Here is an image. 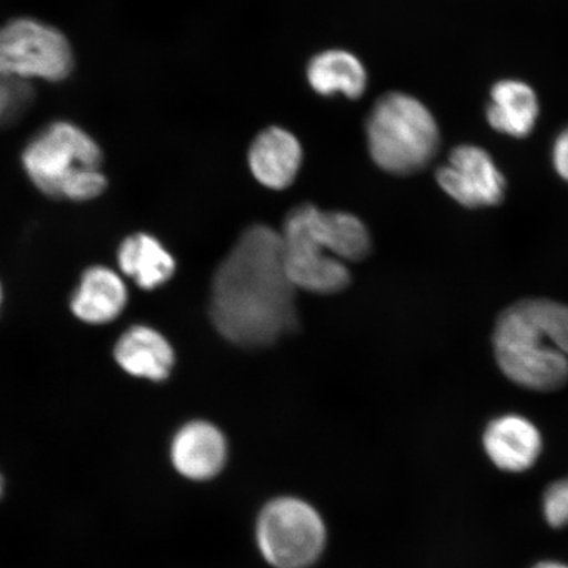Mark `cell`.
Returning a JSON list of instances; mask_svg holds the SVG:
<instances>
[{
  "mask_svg": "<svg viewBox=\"0 0 568 568\" xmlns=\"http://www.w3.org/2000/svg\"><path fill=\"white\" fill-rule=\"evenodd\" d=\"M295 293L283 265L281 233L253 225L213 275L212 323L239 346L272 345L296 329Z\"/></svg>",
  "mask_w": 568,
  "mask_h": 568,
  "instance_id": "cell-1",
  "label": "cell"
},
{
  "mask_svg": "<svg viewBox=\"0 0 568 568\" xmlns=\"http://www.w3.org/2000/svg\"><path fill=\"white\" fill-rule=\"evenodd\" d=\"M497 366L523 388L550 393L568 383V305L529 297L497 317L493 336Z\"/></svg>",
  "mask_w": 568,
  "mask_h": 568,
  "instance_id": "cell-2",
  "label": "cell"
},
{
  "mask_svg": "<svg viewBox=\"0 0 568 568\" xmlns=\"http://www.w3.org/2000/svg\"><path fill=\"white\" fill-rule=\"evenodd\" d=\"M24 172L42 194L89 202L106 189L101 146L82 128L57 122L30 141L21 155Z\"/></svg>",
  "mask_w": 568,
  "mask_h": 568,
  "instance_id": "cell-3",
  "label": "cell"
},
{
  "mask_svg": "<svg viewBox=\"0 0 568 568\" xmlns=\"http://www.w3.org/2000/svg\"><path fill=\"white\" fill-rule=\"evenodd\" d=\"M367 140L376 165L390 174L410 175L436 158L442 134L428 106L414 97L390 92L374 105Z\"/></svg>",
  "mask_w": 568,
  "mask_h": 568,
  "instance_id": "cell-4",
  "label": "cell"
},
{
  "mask_svg": "<svg viewBox=\"0 0 568 568\" xmlns=\"http://www.w3.org/2000/svg\"><path fill=\"white\" fill-rule=\"evenodd\" d=\"M255 544L274 568H310L323 556L328 539L318 510L296 496L265 504L255 521Z\"/></svg>",
  "mask_w": 568,
  "mask_h": 568,
  "instance_id": "cell-5",
  "label": "cell"
},
{
  "mask_svg": "<svg viewBox=\"0 0 568 568\" xmlns=\"http://www.w3.org/2000/svg\"><path fill=\"white\" fill-rule=\"evenodd\" d=\"M74 69L70 42L59 30L33 19L0 28V73L16 80H67Z\"/></svg>",
  "mask_w": 568,
  "mask_h": 568,
  "instance_id": "cell-6",
  "label": "cell"
},
{
  "mask_svg": "<svg viewBox=\"0 0 568 568\" xmlns=\"http://www.w3.org/2000/svg\"><path fill=\"white\" fill-rule=\"evenodd\" d=\"M281 237L283 265L296 290L331 295L349 286V268L326 252L305 223L301 207L288 213Z\"/></svg>",
  "mask_w": 568,
  "mask_h": 568,
  "instance_id": "cell-7",
  "label": "cell"
},
{
  "mask_svg": "<svg viewBox=\"0 0 568 568\" xmlns=\"http://www.w3.org/2000/svg\"><path fill=\"white\" fill-rule=\"evenodd\" d=\"M436 181L446 195L468 210L496 207L507 193L506 176L486 149L462 144L453 149Z\"/></svg>",
  "mask_w": 568,
  "mask_h": 568,
  "instance_id": "cell-8",
  "label": "cell"
},
{
  "mask_svg": "<svg viewBox=\"0 0 568 568\" xmlns=\"http://www.w3.org/2000/svg\"><path fill=\"white\" fill-rule=\"evenodd\" d=\"M229 452V442L216 425L195 420L184 424L175 433L170 458L182 477L207 481L223 471Z\"/></svg>",
  "mask_w": 568,
  "mask_h": 568,
  "instance_id": "cell-9",
  "label": "cell"
},
{
  "mask_svg": "<svg viewBox=\"0 0 568 568\" xmlns=\"http://www.w3.org/2000/svg\"><path fill=\"white\" fill-rule=\"evenodd\" d=\"M483 446L500 470L523 473L536 464L542 452V437L527 417L508 414L494 418L487 425Z\"/></svg>",
  "mask_w": 568,
  "mask_h": 568,
  "instance_id": "cell-10",
  "label": "cell"
},
{
  "mask_svg": "<svg viewBox=\"0 0 568 568\" xmlns=\"http://www.w3.org/2000/svg\"><path fill=\"white\" fill-rule=\"evenodd\" d=\"M126 303L128 290L122 276L110 267L92 266L82 274L70 308L84 324L104 325L115 322Z\"/></svg>",
  "mask_w": 568,
  "mask_h": 568,
  "instance_id": "cell-11",
  "label": "cell"
},
{
  "mask_svg": "<svg viewBox=\"0 0 568 568\" xmlns=\"http://www.w3.org/2000/svg\"><path fill=\"white\" fill-rule=\"evenodd\" d=\"M247 160L255 180L268 189L284 190L300 172L302 145L293 133L272 126L254 140Z\"/></svg>",
  "mask_w": 568,
  "mask_h": 568,
  "instance_id": "cell-12",
  "label": "cell"
},
{
  "mask_svg": "<svg viewBox=\"0 0 568 568\" xmlns=\"http://www.w3.org/2000/svg\"><path fill=\"white\" fill-rule=\"evenodd\" d=\"M113 358L123 371L136 378L162 382L169 378L175 355L160 332L146 325H133L118 339Z\"/></svg>",
  "mask_w": 568,
  "mask_h": 568,
  "instance_id": "cell-13",
  "label": "cell"
},
{
  "mask_svg": "<svg viewBox=\"0 0 568 568\" xmlns=\"http://www.w3.org/2000/svg\"><path fill=\"white\" fill-rule=\"evenodd\" d=\"M300 207L308 229L333 257L346 264L365 260L371 254V233L357 216L320 211L311 204Z\"/></svg>",
  "mask_w": 568,
  "mask_h": 568,
  "instance_id": "cell-14",
  "label": "cell"
},
{
  "mask_svg": "<svg viewBox=\"0 0 568 568\" xmlns=\"http://www.w3.org/2000/svg\"><path fill=\"white\" fill-rule=\"evenodd\" d=\"M493 130L514 139H525L535 130L539 102L530 84L518 80L496 82L486 110Z\"/></svg>",
  "mask_w": 568,
  "mask_h": 568,
  "instance_id": "cell-15",
  "label": "cell"
},
{
  "mask_svg": "<svg viewBox=\"0 0 568 568\" xmlns=\"http://www.w3.org/2000/svg\"><path fill=\"white\" fill-rule=\"evenodd\" d=\"M118 265L120 272L144 290L162 286L172 280L176 268L173 255L148 233L132 234L120 244Z\"/></svg>",
  "mask_w": 568,
  "mask_h": 568,
  "instance_id": "cell-16",
  "label": "cell"
},
{
  "mask_svg": "<svg viewBox=\"0 0 568 568\" xmlns=\"http://www.w3.org/2000/svg\"><path fill=\"white\" fill-rule=\"evenodd\" d=\"M307 74L312 89L322 95L343 92L347 98L357 99L366 90V70L349 52L328 51L316 55L310 62Z\"/></svg>",
  "mask_w": 568,
  "mask_h": 568,
  "instance_id": "cell-17",
  "label": "cell"
},
{
  "mask_svg": "<svg viewBox=\"0 0 568 568\" xmlns=\"http://www.w3.org/2000/svg\"><path fill=\"white\" fill-rule=\"evenodd\" d=\"M32 101V89L28 82L0 73V125L23 113Z\"/></svg>",
  "mask_w": 568,
  "mask_h": 568,
  "instance_id": "cell-18",
  "label": "cell"
},
{
  "mask_svg": "<svg viewBox=\"0 0 568 568\" xmlns=\"http://www.w3.org/2000/svg\"><path fill=\"white\" fill-rule=\"evenodd\" d=\"M546 521L554 528L568 524V479L554 483L544 496Z\"/></svg>",
  "mask_w": 568,
  "mask_h": 568,
  "instance_id": "cell-19",
  "label": "cell"
},
{
  "mask_svg": "<svg viewBox=\"0 0 568 568\" xmlns=\"http://www.w3.org/2000/svg\"><path fill=\"white\" fill-rule=\"evenodd\" d=\"M551 162L556 173L568 183V126L554 141Z\"/></svg>",
  "mask_w": 568,
  "mask_h": 568,
  "instance_id": "cell-20",
  "label": "cell"
},
{
  "mask_svg": "<svg viewBox=\"0 0 568 568\" xmlns=\"http://www.w3.org/2000/svg\"><path fill=\"white\" fill-rule=\"evenodd\" d=\"M532 568H568L567 565L556 562V560H545V562L538 564Z\"/></svg>",
  "mask_w": 568,
  "mask_h": 568,
  "instance_id": "cell-21",
  "label": "cell"
},
{
  "mask_svg": "<svg viewBox=\"0 0 568 568\" xmlns=\"http://www.w3.org/2000/svg\"><path fill=\"white\" fill-rule=\"evenodd\" d=\"M3 494V479L0 477V496Z\"/></svg>",
  "mask_w": 568,
  "mask_h": 568,
  "instance_id": "cell-22",
  "label": "cell"
},
{
  "mask_svg": "<svg viewBox=\"0 0 568 568\" xmlns=\"http://www.w3.org/2000/svg\"><path fill=\"white\" fill-rule=\"evenodd\" d=\"M2 300H3V291H2V286H0V305H2Z\"/></svg>",
  "mask_w": 568,
  "mask_h": 568,
  "instance_id": "cell-23",
  "label": "cell"
}]
</instances>
